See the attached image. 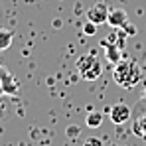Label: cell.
<instances>
[{"label": "cell", "instance_id": "cell-1", "mask_svg": "<svg viewBox=\"0 0 146 146\" xmlns=\"http://www.w3.org/2000/svg\"><path fill=\"white\" fill-rule=\"evenodd\" d=\"M113 79L117 85H121L122 89H132L140 83L142 79V69L134 59H121L119 63H115V71Z\"/></svg>", "mask_w": 146, "mask_h": 146}, {"label": "cell", "instance_id": "cell-2", "mask_svg": "<svg viewBox=\"0 0 146 146\" xmlns=\"http://www.w3.org/2000/svg\"><path fill=\"white\" fill-rule=\"evenodd\" d=\"M77 71L85 81H97L103 75V65L95 53H83L77 59Z\"/></svg>", "mask_w": 146, "mask_h": 146}, {"label": "cell", "instance_id": "cell-3", "mask_svg": "<svg viewBox=\"0 0 146 146\" xmlns=\"http://www.w3.org/2000/svg\"><path fill=\"white\" fill-rule=\"evenodd\" d=\"M109 117L115 124H124L130 119V107L126 103H115L113 107H109Z\"/></svg>", "mask_w": 146, "mask_h": 146}, {"label": "cell", "instance_id": "cell-4", "mask_svg": "<svg viewBox=\"0 0 146 146\" xmlns=\"http://www.w3.org/2000/svg\"><path fill=\"white\" fill-rule=\"evenodd\" d=\"M87 18H89L93 24H97V26L105 24V22H107V18H109V6H107L103 0L97 2L95 6H91V8L87 10Z\"/></svg>", "mask_w": 146, "mask_h": 146}, {"label": "cell", "instance_id": "cell-5", "mask_svg": "<svg viewBox=\"0 0 146 146\" xmlns=\"http://www.w3.org/2000/svg\"><path fill=\"white\" fill-rule=\"evenodd\" d=\"M128 22V16H126V12L122 10V8H115V10H109V18H107V24L111 26V28H117V30H121L122 26Z\"/></svg>", "mask_w": 146, "mask_h": 146}, {"label": "cell", "instance_id": "cell-6", "mask_svg": "<svg viewBox=\"0 0 146 146\" xmlns=\"http://www.w3.org/2000/svg\"><path fill=\"white\" fill-rule=\"evenodd\" d=\"M103 46H105V51H107V59L109 61H113V63H119L122 57H121V44H115L113 40H111V46H109V42L105 40L103 42Z\"/></svg>", "mask_w": 146, "mask_h": 146}, {"label": "cell", "instance_id": "cell-7", "mask_svg": "<svg viewBox=\"0 0 146 146\" xmlns=\"http://www.w3.org/2000/svg\"><path fill=\"white\" fill-rule=\"evenodd\" d=\"M132 132H134L136 136H146V113H142V115L136 117V121L132 124Z\"/></svg>", "mask_w": 146, "mask_h": 146}, {"label": "cell", "instance_id": "cell-8", "mask_svg": "<svg viewBox=\"0 0 146 146\" xmlns=\"http://www.w3.org/2000/svg\"><path fill=\"white\" fill-rule=\"evenodd\" d=\"M85 124H87L89 128H99V126L103 124V113L91 111V113L87 115V119H85Z\"/></svg>", "mask_w": 146, "mask_h": 146}, {"label": "cell", "instance_id": "cell-9", "mask_svg": "<svg viewBox=\"0 0 146 146\" xmlns=\"http://www.w3.org/2000/svg\"><path fill=\"white\" fill-rule=\"evenodd\" d=\"M12 32L10 30H2L0 28V49H8L12 46Z\"/></svg>", "mask_w": 146, "mask_h": 146}, {"label": "cell", "instance_id": "cell-10", "mask_svg": "<svg viewBox=\"0 0 146 146\" xmlns=\"http://www.w3.org/2000/svg\"><path fill=\"white\" fill-rule=\"evenodd\" d=\"M83 146H105V144H103V140L97 138V136H89V138L83 140Z\"/></svg>", "mask_w": 146, "mask_h": 146}, {"label": "cell", "instance_id": "cell-11", "mask_svg": "<svg viewBox=\"0 0 146 146\" xmlns=\"http://www.w3.org/2000/svg\"><path fill=\"white\" fill-rule=\"evenodd\" d=\"M83 32H85V34H87V36H93V34H95V32H97V24H93V22H91V20H89V22H87V24L83 26Z\"/></svg>", "mask_w": 146, "mask_h": 146}, {"label": "cell", "instance_id": "cell-12", "mask_svg": "<svg viewBox=\"0 0 146 146\" xmlns=\"http://www.w3.org/2000/svg\"><path fill=\"white\" fill-rule=\"evenodd\" d=\"M121 30H122V34H124V36H134V34H136V28H134L132 24H128V22L122 26Z\"/></svg>", "mask_w": 146, "mask_h": 146}, {"label": "cell", "instance_id": "cell-13", "mask_svg": "<svg viewBox=\"0 0 146 146\" xmlns=\"http://www.w3.org/2000/svg\"><path fill=\"white\" fill-rule=\"evenodd\" d=\"M67 134H69V136H75V134H77V128H75V126H71V128L67 130Z\"/></svg>", "mask_w": 146, "mask_h": 146}, {"label": "cell", "instance_id": "cell-14", "mask_svg": "<svg viewBox=\"0 0 146 146\" xmlns=\"http://www.w3.org/2000/svg\"><path fill=\"white\" fill-rule=\"evenodd\" d=\"M142 99H144V101H146V91H144V93H142Z\"/></svg>", "mask_w": 146, "mask_h": 146}]
</instances>
